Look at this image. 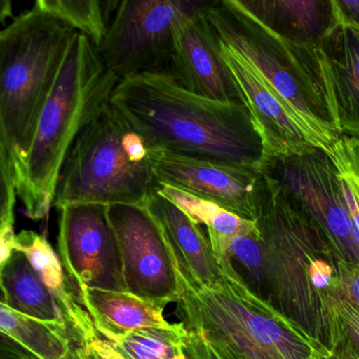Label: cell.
Returning a JSON list of instances; mask_svg holds the SVG:
<instances>
[{"label":"cell","instance_id":"6da1fadb","mask_svg":"<svg viewBox=\"0 0 359 359\" xmlns=\"http://www.w3.org/2000/svg\"><path fill=\"white\" fill-rule=\"evenodd\" d=\"M111 103L153 149L240 165L263 159L261 135L244 103L194 94L170 74L122 78Z\"/></svg>","mask_w":359,"mask_h":359},{"label":"cell","instance_id":"7a4b0ae2","mask_svg":"<svg viewBox=\"0 0 359 359\" xmlns=\"http://www.w3.org/2000/svg\"><path fill=\"white\" fill-rule=\"evenodd\" d=\"M119 80L103 62L97 44L86 34L75 31L15 183L29 219L48 217L67 151L82 128L111 102Z\"/></svg>","mask_w":359,"mask_h":359},{"label":"cell","instance_id":"3957f363","mask_svg":"<svg viewBox=\"0 0 359 359\" xmlns=\"http://www.w3.org/2000/svg\"><path fill=\"white\" fill-rule=\"evenodd\" d=\"M176 261V259H175ZM183 324L225 359H322L332 355L238 276L204 285L176 262Z\"/></svg>","mask_w":359,"mask_h":359},{"label":"cell","instance_id":"277c9868","mask_svg":"<svg viewBox=\"0 0 359 359\" xmlns=\"http://www.w3.org/2000/svg\"><path fill=\"white\" fill-rule=\"evenodd\" d=\"M75 31L35 4L0 29V149L15 183Z\"/></svg>","mask_w":359,"mask_h":359},{"label":"cell","instance_id":"5b68a950","mask_svg":"<svg viewBox=\"0 0 359 359\" xmlns=\"http://www.w3.org/2000/svg\"><path fill=\"white\" fill-rule=\"evenodd\" d=\"M156 149L111 102L82 128L67 151L53 206H147L157 192Z\"/></svg>","mask_w":359,"mask_h":359},{"label":"cell","instance_id":"8992f818","mask_svg":"<svg viewBox=\"0 0 359 359\" xmlns=\"http://www.w3.org/2000/svg\"><path fill=\"white\" fill-rule=\"evenodd\" d=\"M222 41L244 59L264 81L330 144L333 126L314 48H301L268 33L226 4L208 14Z\"/></svg>","mask_w":359,"mask_h":359},{"label":"cell","instance_id":"52a82bcc","mask_svg":"<svg viewBox=\"0 0 359 359\" xmlns=\"http://www.w3.org/2000/svg\"><path fill=\"white\" fill-rule=\"evenodd\" d=\"M223 0H120L98 46L109 71L119 79L170 72L175 29L207 16Z\"/></svg>","mask_w":359,"mask_h":359},{"label":"cell","instance_id":"ba28073f","mask_svg":"<svg viewBox=\"0 0 359 359\" xmlns=\"http://www.w3.org/2000/svg\"><path fill=\"white\" fill-rule=\"evenodd\" d=\"M259 168L325 234L341 261L359 265V246L341 182L325 149L312 147L303 153L267 156Z\"/></svg>","mask_w":359,"mask_h":359},{"label":"cell","instance_id":"9c48e42d","mask_svg":"<svg viewBox=\"0 0 359 359\" xmlns=\"http://www.w3.org/2000/svg\"><path fill=\"white\" fill-rule=\"evenodd\" d=\"M59 257L78 289L126 291L121 253L109 206L73 204L58 208Z\"/></svg>","mask_w":359,"mask_h":359},{"label":"cell","instance_id":"30bf717a","mask_svg":"<svg viewBox=\"0 0 359 359\" xmlns=\"http://www.w3.org/2000/svg\"><path fill=\"white\" fill-rule=\"evenodd\" d=\"M109 217L121 253L126 291L162 303L179 297L176 261L147 206L111 205Z\"/></svg>","mask_w":359,"mask_h":359},{"label":"cell","instance_id":"8fae6325","mask_svg":"<svg viewBox=\"0 0 359 359\" xmlns=\"http://www.w3.org/2000/svg\"><path fill=\"white\" fill-rule=\"evenodd\" d=\"M158 181L217 203L250 221H257L265 177L259 165L222 163L156 149Z\"/></svg>","mask_w":359,"mask_h":359},{"label":"cell","instance_id":"7c38bea8","mask_svg":"<svg viewBox=\"0 0 359 359\" xmlns=\"http://www.w3.org/2000/svg\"><path fill=\"white\" fill-rule=\"evenodd\" d=\"M222 46L244 104L261 135L263 158L303 153L312 147L329 149L330 143L297 115L244 59L223 41Z\"/></svg>","mask_w":359,"mask_h":359},{"label":"cell","instance_id":"4fadbf2b","mask_svg":"<svg viewBox=\"0 0 359 359\" xmlns=\"http://www.w3.org/2000/svg\"><path fill=\"white\" fill-rule=\"evenodd\" d=\"M170 75L194 94L244 103L208 15L186 21L175 29Z\"/></svg>","mask_w":359,"mask_h":359},{"label":"cell","instance_id":"5bb4252c","mask_svg":"<svg viewBox=\"0 0 359 359\" xmlns=\"http://www.w3.org/2000/svg\"><path fill=\"white\" fill-rule=\"evenodd\" d=\"M314 50L333 126L359 140V29L341 23Z\"/></svg>","mask_w":359,"mask_h":359},{"label":"cell","instance_id":"9a60e30c","mask_svg":"<svg viewBox=\"0 0 359 359\" xmlns=\"http://www.w3.org/2000/svg\"><path fill=\"white\" fill-rule=\"evenodd\" d=\"M223 1L268 33L297 48H316L343 23L334 0Z\"/></svg>","mask_w":359,"mask_h":359},{"label":"cell","instance_id":"2e32d148","mask_svg":"<svg viewBox=\"0 0 359 359\" xmlns=\"http://www.w3.org/2000/svg\"><path fill=\"white\" fill-rule=\"evenodd\" d=\"M78 291L96 332L109 341L136 331L176 330L182 324L166 320L163 314L166 304L130 291L92 287Z\"/></svg>","mask_w":359,"mask_h":359},{"label":"cell","instance_id":"e0dca14e","mask_svg":"<svg viewBox=\"0 0 359 359\" xmlns=\"http://www.w3.org/2000/svg\"><path fill=\"white\" fill-rule=\"evenodd\" d=\"M147 208L163 230L180 267L204 285L223 278L225 272L198 224L158 192L149 198Z\"/></svg>","mask_w":359,"mask_h":359},{"label":"cell","instance_id":"ac0fdd59","mask_svg":"<svg viewBox=\"0 0 359 359\" xmlns=\"http://www.w3.org/2000/svg\"><path fill=\"white\" fill-rule=\"evenodd\" d=\"M15 249L27 257L29 265L56 299L67 324L71 325L80 339L96 333L90 314L76 302L69 291L60 257L46 236L32 230H22L16 234Z\"/></svg>","mask_w":359,"mask_h":359},{"label":"cell","instance_id":"d6986e66","mask_svg":"<svg viewBox=\"0 0 359 359\" xmlns=\"http://www.w3.org/2000/svg\"><path fill=\"white\" fill-rule=\"evenodd\" d=\"M0 290L2 301L21 313L42 322L67 325L56 299L19 251H15L2 272Z\"/></svg>","mask_w":359,"mask_h":359},{"label":"cell","instance_id":"ffe728a7","mask_svg":"<svg viewBox=\"0 0 359 359\" xmlns=\"http://www.w3.org/2000/svg\"><path fill=\"white\" fill-rule=\"evenodd\" d=\"M207 238L223 271L232 270L253 293L268 302L267 257L261 232L236 236L207 233Z\"/></svg>","mask_w":359,"mask_h":359},{"label":"cell","instance_id":"44dd1931","mask_svg":"<svg viewBox=\"0 0 359 359\" xmlns=\"http://www.w3.org/2000/svg\"><path fill=\"white\" fill-rule=\"evenodd\" d=\"M0 332L16 341L36 359H61L72 347L67 325L36 320L1 299Z\"/></svg>","mask_w":359,"mask_h":359},{"label":"cell","instance_id":"7402d4cb","mask_svg":"<svg viewBox=\"0 0 359 359\" xmlns=\"http://www.w3.org/2000/svg\"><path fill=\"white\" fill-rule=\"evenodd\" d=\"M157 192L172 201L194 223L205 226L206 233L236 236L259 231L257 221L244 219L212 201L194 196L162 182H159Z\"/></svg>","mask_w":359,"mask_h":359},{"label":"cell","instance_id":"603a6c76","mask_svg":"<svg viewBox=\"0 0 359 359\" xmlns=\"http://www.w3.org/2000/svg\"><path fill=\"white\" fill-rule=\"evenodd\" d=\"M186 333L187 329L182 323L176 330L136 331L109 343L128 359H188Z\"/></svg>","mask_w":359,"mask_h":359},{"label":"cell","instance_id":"cb8c5ba5","mask_svg":"<svg viewBox=\"0 0 359 359\" xmlns=\"http://www.w3.org/2000/svg\"><path fill=\"white\" fill-rule=\"evenodd\" d=\"M326 151L337 168L346 208L359 246V140L339 135Z\"/></svg>","mask_w":359,"mask_h":359},{"label":"cell","instance_id":"d4e9b609","mask_svg":"<svg viewBox=\"0 0 359 359\" xmlns=\"http://www.w3.org/2000/svg\"><path fill=\"white\" fill-rule=\"evenodd\" d=\"M328 311L331 337L334 346L333 356L337 359H359V309L330 291L323 299Z\"/></svg>","mask_w":359,"mask_h":359},{"label":"cell","instance_id":"484cf974","mask_svg":"<svg viewBox=\"0 0 359 359\" xmlns=\"http://www.w3.org/2000/svg\"><path fill=\"white\" fill-rule=\"evenodd\" d=\"M35 6L100 44L105 33L100 0H36Z\"/></svg>","mask_w":359,"mask_h":359},{"label":"cell","instance_id":"4316f807","mask_svg":"<svg viewBox=\"0 0 359 359\" xmlns=\"http://www.w3.org/2000/svg\"><path fill=\"white\" fill-rule=\"evenodd\" d=\"M16 196L14 179L8 170L4 154L0 149V226L6 222L15 219Z\"/></svg>","mask_w":359,"mask_h":359},{"label":"cell","instance_id":"83f0119b","mask_svg":"<svg viewBox=\"0 0 359 359\" xmlns=\"http://www.w3.org/2000/svg\"><path fill=\"white\" fill-rule=\"evenodd\" d=\"M185 351L188 359H225L200 335L189 330L186 333Z\"/></svg>","mask_w":359,"mask_h":359},{"label":"cell","instance_id":"f1b7e54d","mask_svg":"<svg viewBox=\"0 0 359 359\" xmlns=\"http://www.w3.org/2000/svg\"><path fill=\"white\" fill-rule=\"evenodd\" d=\"M14 224L15 219H12L0 226V282H1L4 268L16 251L15 249L16 233H15Z\"/></svg>","mask_w":359,"mask_h":359},{"label":"cell","instance_id":"f546056e","mask_svg":"<svg viewBox=\"0 0 359 359\" xmlns=\"http://www.w3.org/2000/svg\"><path fill=\"white\" fill-rule=\"evenodd\" d=\"M81 343V345L97 359H128L109 341L99 337L97 332L82 339Z\"/></svg>","mask_w":359,"mask_h":359},{"label":"cell","instance_id":"4dcf8cb0","mask_svg":"<svg viewBox=\"0 0 359 359\" xmlns=\"http://www.w3.org/2000/svg\"><path fill=\"white\" fill-rule=\"evenodd\" d=\"M0 359H36L16 341L0 332Z\"/></svg>","mask_w":359,"mask_h":359},{"label":"cell","instance_id":"1f68e13d","mask_svg":"<svg viewBox=\"0 0 359 359\" xmlns=\"http://www.w3.org/2000/svg\"><path fill=\"white\" fill-rule=\"evenodd\" d=\"M341 20L359 29V0H334Z\"/></svg>","mask_w":359,"mask_h":359},{"label":"cell","instance_id":"d6a6232c","mask_svg":"<svg viewBox=\"0 0 359 359\" xmlns=\"http://www.w3.org/2000/svg\"><path fill=\"white\" fill-rule=\"evenodd\" d=\"M101 10H102L103 21H104L105 29L111 21V17L115 14L120 0H100Z\"/></svg>","mask_w":359,"mask_h":359},{"label":"cell","instance_id":"836d02e7","mask_svg":"<svg viewBox=\"0 0 359 359\" xmlns=\"http://www.w3.org/2000/svg\"><path fill=\"white\" fill-rule=\"evenodd\" d=\"M61 359H97L95 358L94 355H93L92 353H90V351H88V350L86 349V348L83 347V346H80L79 348H76V349H71L69 350V352H67V355L65 356V358H62Z\"/></svg>","mask_w":359,"mask_h":359},{"label":"cell","instance_id":"e575fe53","mask_svg":"<svg viewBox=\"0 0 359 359\" xmlns=\"http://www.w3.org/2000/svg\"><path fill=\"white\" fill-rule=\"evenodd\" d=\"M12 16V0H0V23Z\"/></svg>","mask_w":359,"mask_h":359},{"label":"cell","instance_id":"d590c367","mask_svg":"<svg viewBox=\"0 0 359 359\" xmlns=\"http://www.w3.org/2000/svg\"><path fill=\"white\" fill-rule=\"evenodd\" d=\"M322 359H337V358H335L334 356H333V354H332V355L328 356V358H322Z\"/></svg>","mask_w":359,"mask_h":359}]
</instances>
